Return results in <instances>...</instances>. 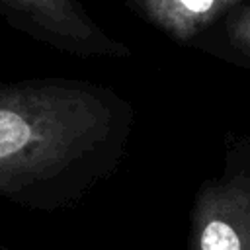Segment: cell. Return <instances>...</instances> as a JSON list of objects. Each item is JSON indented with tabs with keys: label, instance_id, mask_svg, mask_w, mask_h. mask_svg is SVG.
I'll use <instances>...</instances> for the list:
<instances>
[{
	"label": "cell",
	"instance_id": "1",
	"mask_svg": "<svg viewBox=\"0 0 250 250\" xmlns=\"http://www.w3.org/2000/svg\"><path fill=\"white\" fill-rule=\"evenodd\" d=\"M107 125L104 102L82 88L0 92V191L59 178L105 139Z\"/></svg>",
	"mask_w": 250,
	"mask_h": 250
},
{
	"label": "cell",
	"instance_id": "2",
	"mask_svg": "<svg viewBox=\"0 0 250 250\" xmlns=\"http://www.w3.org/2000/svg\"><path fill=\"white\" fill-rule=\"evenodd\" d=\"M188 250H250V166H229L199 188Z\"/></svg>",
	"mask_w": 250,
	"mask_h": 250
},
{
	"label": "cell",
	"instance_id": "3",
	"mask_svg": "<svg viewBox=\"0 0 250 250\" xmlns=\"http://www.w3.org/2000/svg\"><path fill=\"white\" fill-rule=\"evenodd\" d=\"M10 8L23 14L31 23L49 33L62 45L80 53L123 55L125 49L105 37L80 10L74 0H4Z\"/></svg>",
	"mask_w": 250,
	"mask_h": 250
},
{
	"label": "cell",
	"instance_id": "4",
	"mask_svg": "<svg viewBox=\"0 0 250 250\" xmlns=\"http://www.w3.org/2000/svg\"><path fill=\"white\" fill-rule=\"evenodd\" d=\"M139 10L160 29L176 39H189L215 20L227 0H135Z\"/></svg>",
	"mask_w": 250,
	"mask_h": 250
},
{
	"label": "cell",
	"instance_id": "5",
	"mask_svg": "<svg viewBox=\"0 0 250 250\" xmlns=\"http://www.w3.org/2000/svg\"><path fill=\"white\" fill-rule=\"evenodd\" d=\"M229 37L238 51L250 57V8L242 10L234 20L229 21Z\"/></svg>",
	"mask_w": 250,
	"mask_h": 250
},
{
	"label": "cell",
	"instance_id": "6",
	"mask_svg": "<svg viewBox=\"0 0 250 250\" xmlns=\"http://www.w3.org/2000/svg\"><path fill=\"white\" fill-rule=\"evenodd\" d=\"M227 2H229V6H230V4H234V2H238V0H227Z\"/></svg>",
	"mask_w": 250,
	"mask_h": 250
}]
</instances>
